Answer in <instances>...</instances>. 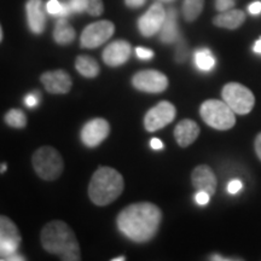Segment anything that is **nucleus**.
Here are the masks:
<instances>
[{"label":"nucleus","mask_w":261,"mask_h":261,"mask_svg":"<svg viewBox=\"0 0 261 261\" xmlns=\"http://www.w3.org/2000/svg\"><path fill=\"white\" fill-rule=\"evenodd\" d=\"M115 32V25L110 21H98L87 25L80 38L81 47L94 48L109 40Z\"/></svg>","instance_id":"7"},{"label":"nucleus","mask_w":261,"mask_h":261,"mask_svg":"<svg viewBox=\"0 0 261 261\" xmlns=\"http://www.w3.org/2000/svg\"><path fill=\"white\" fill-rule=\"evenodd\" d=\"M234 6V0H215V8L219 12L227 11Z\"/></svg>","instance_id":"27"},{"label":"nucleus","mask_w":261,"mask_h":261,"mask_svg":"<svg viewBox=\"0 0 261 261\" xmlns=\"http://www.w3.org/2000/svg\"><path fill=\"white\" fill-rule=\"evenodd\" d=\"M191 181L198 191H205L213 196L217 190V177L211 167L205 165L197 166L191 174Z\"/></svg>","instance_id":"15"},{"label":"nucleus","mask_w":261,"mask_h":261,"mask_svg":"<svg viewBox=\"0 0 261 261\" xmlns=\"http://www.w3.org/2000/svg\"><path fill=\"white\" fill-rule=\"evenodd\" d=\"M24 103L28 108H35L39 104V94L38 92L35 93H29L27 97L24 98Z\"/></svg>","instance_id":"30"},{"label":"nucleus","mask_w":261,"mask_h":261,"mask_svg":"<svg viewBox=\"0 0 261 261\" xmlns=\"http://www.w3.org/2000/svg\"><path fill=\"white\" fill-rule=\"evenodd\" d=\"M224 102L227 104L234 114L247 115L253 110L255 97L248 87L238 83H228L221 91Z\"/></svg>","instance_id":"6"},{"label":"nucleus","mask_w":261,"mask_h":261,"mask_svg":"<svg viewBox=\"0 0 261 261\" xmlns=\"http://www.w3.org/2000/svg\"><path fill=\"white\" fill-rule=\"evenodd\" d=\"M33 167L37 174L45 180H55L63 172V159L52 146H41L33 155Z\"/></svg>","instance_id":"5"},{"label":"nucleus","mask_w":261,"mask_h":261,"mask_svg":"<svg viewBox=\"0 0 261 261\" xmlns=\"http://www.w3.org/2000/svg\"><path fill=\"white\" fill-rule=\"evenodd\" d=\"M242 187H243L242 181L238 180V179H234V180L228 182V185H227V191L230 192V194L234 195V194H237L238 191H241V189H242Z\"/></svg>","instance_id":"32"},{"label":"nucleus","mask_w":261,"mask_h":261,"mask_svg":"<svg viewBox=\"0 0 261 261\" xmlns=\"http://www.w3.org/2000/svg\"><path fill=\"white\" fill-rule=\"evenodd\" d=\"M160 34V40L165 44H173L179 40V31L177 23V11L174 9H169L166 14V19L163 22Z\"/></svg>","instance_id":"18"},{"label":"nucleus","mask_w":261,"mask_h":261,"mask_svg":"<svg viewBox=\"0 0 261 261\" xmlns=\"http://www.w3.org/2000/svg\"><path fill=\"white\" fill-rule=\"evenodd\" d=\"M130 45L125 40H116L108 45L103 51V61L109 67H119L130 57Z\"/></svg>","instance_id":"14"},{"label":"nucleus","mask_w":261,"mask_h":261,"mask_svg":"<svg viewBox=\"0 0 261 261\" xmlns=\"http://www.w3.org/2000/svg\"><path fill=\"white\" fill-rule=\"evenodd\" d=\"M54 39L60 45H68L75 39L74 28L68 23L65 18H60L57 21L54 31Z\"/></svg>","instance_id":"20"},{"label":"nucleus","mask_w":261,"mask_h":261,"mask_svg":"<svg viewBox=\"0 0 261 261\" xmlns=\"http://www.w3.org/2000/svg\"><path fill=\"white\" fill-rule=\"evenodd\" d=\"M25 10H27L28 25L31 31L34 34H41L45 29V23H46L42 0H28Z\"/></svg>","instance_id":"16"},{"label":"nucleus","mask_w":261,"mask_h":261,"mask_svg":"<svg viewBox=\"0 0 261 261\" xmlns=\"http://www.w3.org/2000/svg\"><path fill=\"white\" fill-rule=\"evenodd\" d=\"M195 64L202 71H210L214 68L215 58L207 48H201L195 54Z\"/></svg>","instance_id":"23"},{"label":"nucleus","mask_w":261,"mask_h":261,"mask_svg":"<svg viewBox=\"0 0 261 261\" xmlns=\"http://www.w3.org/2000/svg\"><path fill=\"white\" fill-rule=\"evenodd\" d=\"M246 21V14L241 10H227L221 12L213 19V23L217 27L226 29H237Z\"/></svg>","instance_id":"19"},{"label":"nucleus","mask_w":261,"mask_h":261,"mask_svg":"<svg viewBox=\"0 0 261 261\" xmlns=\"http://www.w3.org/2000/svg\"><path fill=\"white\" fill-rule=\"evenodd\" d=\"M5 261H19V260H24V257L22 255H18V254H12V255H10L8 257H5L4 259Z\"/></svg>","instance_id":"38"},{"label":"nucleus","mask_w":261,"mask_h":261,"mask_svg":"<svg viewBox=\"0 0 261 261\" xmlns=\"http://www.w3.org/2000/svg\"><path fill=\"white\" fill-rule=\"evenodd\" d=\"M187 56H188L187 44H185L184 40H180V38H179V44L177 47V61L184 62L187 60Z\"/></svg>","instance_id":"28"},{"label":"nucleus","mask_w":261,"mask_h":261,"mask_svg":"<svg viewBox=\"0 0 261 261\" xmlns=\"http://www.w3.org/2000/svg\"><path fill=\"white\" fill-rule=\"evenodd\" d=\"M110 132V126L107 120L93 119L83 127L81 140L89 148H96L107 138Z\"/></svg>","instance_id":"12"},{"label":"nucleus","mask_w":261,"mask_h":261,"mask_svg":"<svg viewBox=\"0 0 261 261\" xmlns=\"http://www.w3.org/2000/svg\"><path fill=\"white\" fill-rule=\"evenodd\" d=\"M76 70L85 77H96L99 74V65L92 57L79 56L75 61Z\"/></svg>","instance_id":"21"},{"label":"nucleus","mask_w":261,"mask_h":261,"mask_svg":"<svg viewBox=\"0 0 261 261\" xmlns=\"http://www.w3.org/2000/svg\"><path fill=\"white\" fill-rule=\"evenodd\" d=\"M132 84L137 90L143 92L160 93L168 87V79L161 71L142 70L133 76Z\"/></svg>","instance_id":"10"},{"label":"nucleus","mask_w":261,"mask_h":261,"mask_svg":"<svg viewBox=\"0 0 261 261\" xmlns=\"http://www.w3.org/2000/svg\"><path fill=\"white\" fill-rule=\"evenodd\" d=\"M122 175L116 169L110 167H99L91 178L89 195L91 201L97 205H107L112 203L122 194Z\"/></svg>","instance_id":"3"},{"label":"nucleus","mask_w":261,"mask_h":261,"mask_svg":"<svg viewBox=\"0 0 261 261\" xmlns=\"http://www.w3.org/2000/svg\"><path fill=\"white\" fill-rule=\"evenodd\" d=\"M254 145H255V152H256L257 158H259V160L261 161V133H259V135L256 136Z\"/></svg>","instance_id":"36"},{"label":"nucleus","mask_w":261,"mask_h":261,"mask_svg":"<svg viewBox=\"0 0 261 261\" xmlns=\"http://www.w3.org/2000/svg\"><path fill=\"white\" fill-rule=\"evenodd\" d=\"M198 136H200V127L192 120H182L174 128L175 140L181 148H187V146L191 145L197 139Z\"/></svg>","instance_id":"17"},{"label":"nucleus","mask_w":261,"mask_h":261,"mask_svg":"<svg viewBox=\"0 0 261 261\" xmlns=\"http://www.w3.org/2000/svg\"><path fill=\"white\" fill-rule=\"evenodd\" d=\"M123 261L125 260V256H121V257H117V259H114V261Z\"/></svg>","instance_id":"41"},{"label":"nucleus","mask_w":261,"mask_h":261,"mask_svg":"<svg viewBox=\"0 0 261 261\" xmlns=\"http://www.w3.org/2000/svg\"><path fill=\"white\" fill-rule=\"evenodd\" d=\"M200 114L208 126L218 130H227L236 123L233 110L226 103L218 99H208L202 103Z\"/></svg>","instance_id":"4"},{"label":"nucleus","mask_w":261,"mask_h":261,"mask_svg":"<svg viewBox=\"0 0 261 261\" xmlns=\"http://www.w3.org/2000/svg\"><path fill=\"white\" fill-rule=\"evenodd\" d=\"M175 107L167 100H162L150 109L144 117V127L149 132H155L169 125L175 117Z\"/></svg>","instance_id":"9"},{"label":"nucleus","mask_w":261,"mask_h":261,"mask_svg":"<svg viewBox=\"0 0 261 261\" xmlns=\"http://www.w3.org/2000/svg\"><path fill=\"white\" fill-rule=\"evenodd\" d=\"M46 11L50 15L56 16L58 18H65L73 12V10H71L69 2L62 4L58 0H48L46 4Z\"/></svg>","instance_id":"24"},{"label":"nucleus","mask_w":261,"mask_h":261,"mask_svg":"<svg viewBox=\"0 0 261 261\" xmlns=\"http://www.w3.org/2000/svg\"><path fill=\"white\" fill-rule=\"evenodd\" d=\"M166 19V12L160 3L151 5L148 11L138 19L139 32L144 37H152L156 33L161 31L163 22Z\"/></svg>","instance_id":"11"},{"label":"nucleus","mask_w":261,"mask_h":261,"mask_svg":"<svg viewBox=\"0 0 261 261\" xmlns=\"http://www.w3.org/2000/svg\"><path fill=\"white\" fill-rule=\"evenodd\" d=\"M40 80L45 90L50 93L64 94L71 89V77L64 70L46 71L41 75Z\"/></svg>","instance_id":"13"},{"label":"nucleus","mask_w":261,"mask_h":261,"mask_svg":"<svg viewBox=\"0 0 261 261\" xmlns=\"http://www.w3.org/2000/svg\"><path fill=\"white\" fill-rule=\"evenodd\" d=\"M73 12H83L85 11V0H69Z\"/></svg>","instance_id":"33"},{"label":"nucleus","mask_w":261,"mask_h":261,"mask_svg":"<svg viewBox=\"0 0 261 261\" xmlns=\"http://www.w3.org/2000/svg\"><path fill=\"white\" fill-rule=\"evenodd\" d=\"M210 198H211V195L207 194L205 191H198L195 196L196 202H197V203L200 205L208 204V202H210Z\"/></svg>","instance_id":"31"},{"label":"nucleus","mask_w":261,"mask_h":261,"mask_svg":"<svg viewBox=\"0 0 261 261\" xmlns=\"http://www.w3.org/2000/svg\"><path fill=\"white\" fill-rule=\"evenodd\" d=\"M248 11L250 12V14L256 16V15H260L261 14V2H254L248 6Z\"/></svg>","instance_id":"34"},{"label":"nucleus","mask_w":261,"mask_h":261,"mask_svg":"<svg viewBox=\"0 0 261 261\" xmlns=\"http://www.w3.org/2000/svg\"><path fill=\"white\" fill-rule=\"evenodd\" d=\"M253 50H254V52H255V54L261 55V39H259V40H257L255 44H254Z\"/></svg>","instance_id":"39"},{"label":"nucleus","mask_w":261,"mask_h":261,"mask_svg":"<svg viewBox=\"0 0 261 261\" xmlns=\"http://www.w3.org/2000/svg\"><path fill=\"white\" fill-rule=\"evenodd\" d=\"M6 171V165H3L2 167H0V172H5Z\"/></svg>","instance_id":"40"},{"label":"nucleus","mask_w":261,"mask_h":261,"mask_svg":"<svg viewBox=\"0 0 261 261\" xmlns=\"http://www.w3.org/2000/svg\"><path fill=\"white\" fill-rule=\"evenodd\" d=\"M162 221L160 208L150 202L127 205L117 217L120 232L137 243H145L159 231Z\"/></svg>","instance_id":"1"},{"label":"nucleus","mask_w":261,"mask_h":261,"mask_svg":"<svg viewBox=\"0 0 261 261\" xmlns=\"http://www.w3.org/2000/svg\"><path fill=\"white\" fill-rule=\"evenodd\" d=\"M204 0H184L182 3V15L188 22L195 21L203 10Z\"/></svg>","instance_id":"22"},{"label":"nucleus","mask_w":261,"mask_h":261,"mask_svg":"<svg viewBox=\"0 0 261 261\" xmlns=\"http://www.w3.org/2000/svg\"><path fill=\"white\" fill-rule=\"evenodd\" d=\"M136 54H137V57L144 61H149L154 57V52H152V50H149V48H145V47H137Z\"/></svg>","instance_id":"29"},{"label":"nucleus","mask_w":261,"mask_h":261,"mask_svg":"<svg viewBox=\"0 0 261 261\" xmlns=\"http://www.w3.org/2000/svg\"><path fill=\"white\" fill-rule=\"evenodd\" d=\"M5 121L9 126L15 128H24L27 126V116L18 109H12L5 115Z\"/></svg>","instance_id":"25"},{"label":"nucleus","mask_w":261,"mask_h":261,"mask_svg":"<svg viewBox=\"0 0 261 261\" xmlns=\"http://www.w3.org/2000/svg\"><path fill=\"white\" fill-rule=\"evenodd\" d=\"M21 243V233L9 218L0 215V260L17 252Z\"/></svg>","instance_id":"8"},{"label":"nucleus","mask_w":261,"mask_h":261,"mask_svg":"<svg viewBox=\"0 0 261 261\" xmlns=\"http://www.w3.org/2000/svg\"><path fill=\"white\" fill-rule=\"evenodd\" d=\"M3 39V31H2V27H0V41H2Z\"/></svg>","instance_id":"42"},{"label":"nucleus","mask_w":261,"mask_h":261,"mask_svg":"<svg viewBox=\"0 0 261 261\" xmlns=\"http://www.w3.org/2000/svg\"><path fill=\"white\" fill-rule=\"evenodd\" d=\"M41 243L45 250L56 254L64 261L80 260V246L69 225L61 220L46 224L41 231Z\"/></svg>","instance_id":"2"},{"label":"nucleus","mask_w":261,"mask_h":261,"mask_svg":"<svg viewBox=\"0 0 261 261\" xmlns=\"http://www.w3.org/2000/svg\"><path fill=\"white\" fill-rule=\"evenodd\" d=\"M150 146L154 150H160L163 148V143L158 138H152L151 142H150Z\"/></svg>","instance_id":"37"},{"label":"nucleus","mask_w":261,"mask_h":261,"mask_svg":"<svg viewBox=\"0 0 261 261\" xmlns=\"http://www.w3.org/2000/svg\"><path fill=\"white\" fill-rule=\"evenodd\" d=\"M162 2H167V3H169V2H173V0H162Z\"/></svg>","instance_id":"43"},{"label":"nucleus","mask_w":261,"mask_h":261,"mask_svg":"<svg viewBox=\"0 0 261 261\" xmlns=\"http://www.w3.org/2000/svg\"><path fill=\"white\" fill-rule=\"evenodd\" d=\"M104 6L102 0H85V11L92 16H99L103 12Z\"/></svg>","instance_id":"26"},{"label":"nucleus","mask_w":261,"mask_h":261,"mask_svg":"<svg viewBox=\"0 0 261 261\" xmlns=\"http://www.w3.org/2000/svg\"><path fill=\"white\" fill-rule=\"evenodd\" d=\"M126 5L128 6V8H140V6H143L145 4V0H125Z\"/></svg>","instance_id":"35"}]
</instances>
